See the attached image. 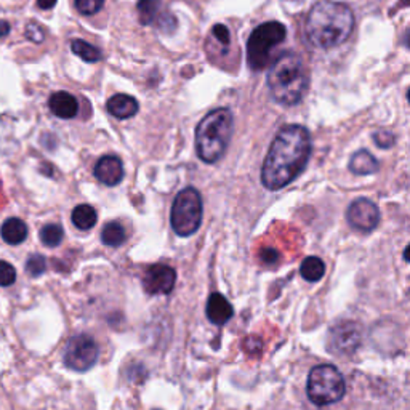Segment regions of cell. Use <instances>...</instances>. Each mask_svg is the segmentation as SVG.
<instances>
[{"mask_svg": "<svg viewBox=\"0 0 410 410\" xmlns=\"http://www.w3.org/2000/svg\"><path fill=\"white\" fill-rule=\"evenodd\" d=\"M45 269H47V260H45V257L36 254V255L28 258L26 271H28L29 276L37 277V276H41V274L45 273Z\"/></svg>", "mask_w": 410, "mask_h": 410, "instance_id": "d4e9b609", "label": "cell"}, {"mask_svg": "<svg viewBox=\"0 0 410 410\" xmlns=\"http://www.w3.org/2000/svg\"><path fill=\"white\" fill-rule=\"evenodd\" d=\"M374 141L378 148H382V149H388L391 148L394 144L396 141V138L394 135L391 134V131H387V130H378L374 134Z\"/></svg>", "mask_w": 410, "mask_h": 410, "instance_id": "4316f807", "label": "cell"}, {"mask_svg": "<svg viewBox=\"0 0 410 410\" xmlns=\"http://www.w3.org/2000/svg\"><path fill=\"white\" fill-rule=\"evenodd\" d=\"M346 220L352 230L372 232L380 223V210L370 199H356L346 210Z\"/></svg>", "mask_w": 410, "mask_h": 410, "instance_id": "30bf717a", "label": "cell"}, {"mask_svg": "<svg viewBox=\"0 0 410 410\" xmlns=\"http://www.w3.org/2000/svg\"><path fill=\"white\" fill-rule=\"evenodd\" d=\"M26 36H28V39L34 41L37 43H41L43 41V31H42V28L39 26V24H36V23L28 24Z\"/></svg>", "mask_w": 410, "mask_h": 410, "instance_id": "f1b7e54d", "label": "cell"}, {"mask_svg": "<svg viewBox=\"0 0 410 410\" xmlns=\"http://www.w3.org/2000/svg\"><path fill=\"white\" fill-rule=\"evenodd\" d=\"M71 218H72V223H74L75 228L80 230V231H88V230H92L95 225H97L98 213L92 205L82 204V205L75 207V209L72 210Z\"/></svg>", "mask_w": 410, "mask_h": 410, "instance_id": "ac0fdd59", "label": "cell"}, {"mask_svg": "<svg viewBox=\"0 0 410 410\" xmlns=\"http://www.w3.org/2000/svg\"><path fill=\"white\" fill-rule=\"evenodd\" d=\"M71 48H72V52L79 56V58H82L87 63H97L101 60L99 50L85 41H80V39L72 41Z\"/></svg>", "mask_w": 410, "mask_h": 410, "instance_id": "7402d4cb", "label": "cell"}, {"mask_svg": "<svg viewBox=\"0 0 410 410\" xmlns=\"http://www.w3.org/2000/svg\"><path fill=\"white\" fill-rule=\"evenodd\" d=\"M127 241V232H125L124 226L117 222H109L104 225L103 231H101V242L108 247H121V245Z\"/></svg>", "mask_w": 410, "mask_h": 410, "instance_id": "d6986e66", "label": "cell"}, {"mask_svg": "<svg viewBox=\"0 0 410 410\" xmlns=\"http://www.w3.org/2000/svg\"><path fill=\"white\" fill-rule=\"evenodd\" d=\"M37 5H39L42 10H50L56 5V0H37Z\"/></svg>", "mask_w": 410, "mask_h": 410, "instance_id": "4dcf8cb0", "label": "cell"}, {"mask_svg": "<svg viewBox=\"0 0 410 410\" xmlns=\"http://www.w3.org/2000/svg\"><path fill=\"white\" fill-rule=\"evenodd\" d=\"M207 318L212 324L225 325L232 318V306L222 293H212L207 301Z\"/></svg>", "mask_w": 410, "mask_h": 410, "instance_id": "4fadbf2b", "label": "cell"}, {"mask_svg": "<svg viewBox=\"0 0 410 410\" xmlns=\"http://www.w3.org/2000/svg\"><path fill=\"white\" fill-rule=\"evenodd\" d=\"M95 176L106 186H117L124 178V166L117 156H104L95 166Z\"/></svg>", "mask_w": 410, "mask_h": 410, "instance_id": "7c38bea8", "label": "cell"}, {"mask_svg": "<svg viewBox=\"0 0 410 410\" xmlns=\"http://www.w3.org/2000/svg\"><path fill=\"white\" fill-rule=\"evenodd\" d=\"M99 350L92 337L75 335L68 342L65 351V364L75 372L90 370L98 361Z\"/></svg>", "mask_w": 410, "mask_h": 410, "instance_id": "ba28073f", "label": "cell"}, {"mask_svg": "<svg viewBox=\"0 0 410 410\" xmlns=\"http://www.w3.org/2000/svg\"><path fill=\"white\" fill-rule=\"evenodd\" d=\"M202 217H204V204L198 189L185 188L176 194L170 215V223L176 234L180 237L193 236L200 228Z\"/></svg>", "mask_w": 410, "mask_h": 410, "instance_id": "52a82bcc", "label": "cell"}, {"mask_svg": "<svg viewBox=\"0 0 410 410\" xmlns=\"http://www.w3.org/2000/svg\"><path fill=\"white\" fill-rule=\"evenodd\" d=\"M16 281V269L10 263L0 260V287H10Z\"/></svg>", "mask_w": 410, "mask_h": 410, "instance_id": "484cf974", "label": "cell"}, {"mask_svg": "<svg viewBox=\"0 0 410 410\" xmlns=\"http://www.w3.org/2000/svg\"><path fill=\"white\" fill-rule=\"evenodd\" d=\"M10 33V24L7 21L0 20V37H5Z\"/></svg>", "mask_w": 410, "mask_h": 410, "instance_id": "1f68e13d", "label": "cell"}, {"mask_svg": "<svg viewBox=\"0 0 410 410\" xmlns=\"http://www.w3.org/2000/svg\"><path fill=\"white\" fill-rule=\"evenodd\" d=\"M292 2H301V0H292Z\"/></svg>", "mask_w": 410, "mask_h": 410, "instance_id": "d6a6232c", "label": "cell"}, {"mask_svg": "<svg viewBox=\"0 0 410 410\" xmlns=\"http://www.w3.org/2000/svg\"><path fill=\"white\" fill-rule=\"evenodd\" d=\"M2 237L4 241L10 245H18L26 241L28 237V226L24 225L20 218H9L7 222L2 225Z\"/></svg>", "mask_w": 410, "mask_h": 410, "instance_id": "e0dca14e", "label": "cell"}, {"mask_svg": "<svg viewBox=\"0 0 410 410\" xmlns=\"http://www.w3.org/2000/svg\"><path fill=\"white\" fill-rule=\"evenodd\" d=\"M176 273L172 266L157 263L149 266L143 276L144 290L151 295H167L173 290Z\"/></svg>", "mask_w": 410, "mask_h": 410, "instance_id": "8fae6325", "label": "cell"}, {"mask_svg": "<svg viewBox=\"0 0 410 410\" xmlns=\"http://www.w3.org/2000/svg\"><path fill=\"white\" fill-rule=\"evenodd\" d=\"M138 109H140L138 101L134 97H130V95L117 93L114 97H111L108 101L109 114L114 116L116 119H121V121L136 116Z\"/></svg>", "mask_w": 410, "mask_h": 410, "instance_id": "9a60e30c", "label": "cell"}, {"mask_svg": "<svg viewBox=\"0 0 410 410\" xmlns=\"http://www.w3.org/2000/svg\"><path fill=\"white\" fill-rule=\"evenodd\" d=\"M380 163L372 156L367 149H361L352 154L350 161V170L356 175H372L377 173Z\"/></svg>", "mask_w": 410, "mask_h": 410, "instance_id": "2e32d148", "label": "cell"}, {"mask_svg": "<svg viewBox=\"0 0 410 410\" xmlns=\"http://www.w3.org/2000/svg\"><path fill=\"white\" fill-rule=\"evenodd\" d=\"M305 31L314 47L324 50L338 47L355 31V14L346 4L320 0L308 14Z\"/></svg>", "mask_w": 410, "mask_h": 410, "instance_id": "7a4b0ae2", "label": "cell"}, {"mask_svg": "<svg viewBox=\"0 0 410 410\" xmlns=\"http://www.w3.org/2000/svg\"><path fill=\"white\" fill-rule=\"evenodd\" d=\"M266 84L276 103L298 104L308 88V72L301 56L295 52L282 53L274 65H271Z\"/></svg>", "mask_w": 410, "mask_h": 410, "instance_id": "3957f363", "label": "cell"}, {"mask_svg": "<svg viewBox=\"0 0 410 410\" xmlns=\"http://www.w3.org/2000/svg\"><path fill=\"white\" fill-rule=\"evenodd\" d=\"M359 345H361V330H359L357 324L351 323V320H345V323L332 325L329 338H327V350L332 355H352Z\"/></svg>", "mask_w": 410, "mask_h": 410, "instance_id": "9c48e42d", "label": "cell"}, {"mask_svg": "<svg viewBox=\"0 0 410 410\" xmlns=\"http://www.w3.org/2000/svg\"><path fill=\"white\" fill-rule=\"evenodd\" d=\"M300 273L308 282H318L325 273V264L319 257H308L301 263Z\"/></svg>", "mask_w": 410, "mask_h": 410, "instance_id": "44dd1931", "label": "cell"}, {"mask_svg": "<svg viewBox=\"0 0 410 410\" xmlns=\"http://www.w3.org/2000/svg\"><path fill=\"white\" fill-rule=\"evenodd\" d=\"M48 106H50V111H52L53 114L60 119H72L77 116V112H79L77 99H75L72 95L68 92L53 93L52 97H50Z\"/></svg>", "mask_w": 410, "mask_h": 410, "instance_id": "5bb4252c", "label": "cell"}, {"mask_svg": "<svg viewBox=\"0 0 410 410\" xmlns=\"http://www.w3.org/2000/svg\"><path fill=\"white\" fill-rule=\"evenodd\" d=\"M311 156V136L303 125H287L271 143L261 168V183L269 191L290 185L306 168Z\"/></svg>", "mask_w": 410, "mask_h": 410, "instance_id": "6da1fadb", "label": "cell"}, {"mask_svg": "<svg viewBox=\"0 0 410 410\" xmlns=\"http://www.w3.org/2000/svg\"><path fill=\"white\" fill-rule=\"evenodd\" d=\"M232 135V114L222 108L212 111L195 129V151L202 162L215 163L225 156Z\"/></svg>", "mask_w": 410, "mask_h": 410, "instance_id": "277c9868", "label": "cell"}, {"mask_svg": "<svg viewBox=\"0 0 410 410\" xmlns=\"http://www.w3.org/2000/svg\"><path fill=\"white\" fill-rule=\"evenodd\" d=\"M306 393L310 401L319 407L330 406L343 399L346 384L335 365L323 364L313 367L308 375Z\"/></svg>", "mask_w": 410, "mask_h": 410, "instance_id": "5b68a950", "label": "cell"}, {"mask_svg": "<svg viewBox=\"0 0 410 410\" xmlns=\"http://www.w3.org/2000/svg\"><path fill=\"white\" fill-rule=\"evenodd\" d=\"M138 18L143 26H149V24L157 23L161 16V0H140L136 5Z\"/></svg>", "mask_w": 410, "mask_h": 410, "instance_id": "ffe728a7", "label": "cell"}, {"mask_svg": "<svg viewBox=\"0 0 410 410\" xmlns=\"http://www.w3.org/2000/svg\"><path fill=\"white\" fill-rule=\"evenodd\" d=\"M212 33L213 36H215V39L218 42H222L225 47H228L230 43H231V34H230V31L226 26H223V24H215L212 29Z\"/></svg>", "mask_w": 410, "mask_h": 410, "instance_id": "83f0119b", "label": "cell"}, {"mask_svg": "<svg viewBox=\"0 0 410 410\" xmlns=\"http://www.w3.org/2000/svg\"><path fill=\"white\" fill-rule=\"evenodd\" d=\"M104 0H75V9H77L79 14L90 16L98 14V11L103 9Z\"/></svg>", "mask_w": 410, "mask_h": 410, "instance_id": "cb8c5ba5", "label": "cell"}, {"mask_svg": "<svg viewBox=\"0 0 410 410\" xmlns=\"http://www.w3.org/2000/svg\"><path fill=\"white\" fill-rule=\"evenodd\" d=\"M63 237H65V231L60 225L52 223V225H45L41 230V241L43 245L47 247H58V245L63 242Z\"/></svg>", "mask_w": 410, "mask_h": 410, "instance_id": "603a6c76", "label": "cell"}, {"mask_svg": "<svg viewBox=\"0 0 410 410\" xmlns=\"http://www.w3.org/2000/svg\"><path fill=\"white\" fill-rule=\"evenodd\" d=\"M286 36L287 29L279 21L263 23L254 29L247 42V63L250 69L261 71L266 68L271 60V52L284 42Z\"/></svg>", "mask_w": 410, "mask_h": 410, "instance_id": "8992f818", "label": "cell"}, {"mask_svg": "<svg viewBox=\"0 0 410 410\" xmlns=\"http://www.w3.org/2000/svg\"><path fill=\"white\" fill-rule=\"evenodd\" d=\"M261 260L268 264H273L279 260V254L274 249H264L261 252Z\"/></svg>", "mask_w": 410, "mask_h": 410, "instance_id": "f546056e", "label": "cell"}]
</instances>
